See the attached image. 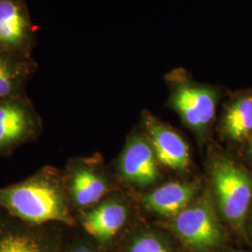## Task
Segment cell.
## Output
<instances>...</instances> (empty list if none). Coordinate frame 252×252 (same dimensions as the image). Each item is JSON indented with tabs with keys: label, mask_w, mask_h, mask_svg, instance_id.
Here are the masks:
<instances>
[{
	"label": "cell",
	"mask_w": 252,
	"mask_h": 252,
	"mask_svg": "<svg viewBox=\"0 0 252 252\" xmlns=\"http://www.w3.org/2000/svg\"><path fill=\"white\" fill-rule=\"evenodd\" d=\"M126 218V207L120 202L110 200L87 213L82 225L88 234L104 241L117 234L125 224Z\"/></svg>",
	"instance_id": "obj_9"
},
{
	"label": "cell",
	"mask_w": 252,
	"mask_h": 252,
	"mask_svg": "<svg viewBox=\"0 0 252 252\" xmlns=\"http://www.w3.org/2000/svg\"><path fill=\"white\" fill-rule=\"evenodd\" d=\"M198 190L194 183H166L147 194L143 201L151 211L162 216H177L189 206Z\"/></svg>",
	"instance_id": "obj_8"
},
{
	"label": "cell",
	"mask_w": 252,
	"mask_h": 252,
	"mask_svg": "<svg viewBox=\"0 0 252 252\" xmlns=\"http://www.w3.org/2000/svg\"><path fill=\"white\" fill-rule=\"evenodd\" d=\"M250 154L252 155V141H251V144H250Z\"/></svg>",
	"instance_id": "obj_17"
},
{
	"label": "cell",
	"mask_w": 252,
	"mask_h": 252,
	"mask_svg": "<svg viewBox=\"0 0 252 252\" xmlns=\"http://www.w3.org/2000/svg\"><path fill=\"white\" fill-rule=\"evenodd\" d=\"M32 27L22 0H0V53L23 54L30 44Z\"/></svg>",
	"instance_id": "obj_5"
},
{
	"label": "cell",
	"mask_w": 252,
	"mask_h": 252,
	"mask_svg": "<svg viewBox=\"0 0 252 252\" xmlns=\"http://www.w3.org/2000/svg\"><path fill=\"white\" fill-rule=\"evenodd\" d=\"M211 179L217 205L226 220L239 231L252 197V180L231 159L218 157L212 162Z\"/></svg>",
	"instance_id": "obj_2"
},
{
	"label": "cell",
	"mask_w": 252,
	"mask_h": 252,
	"mask_svg": "<svg viewBox=\"0 0 252 252\" xmlns=\"http://www.w3.org/2000/svg\"><path fill=\"white\" fill-rule=\"evenodd\" d=\"M223 128L227 135L234 140H241L252 131V97L240 96L226 109Z\"/></svg>",
	"instance_id": "obj_12"
},
{
	"label": "cell",
	"mask_w": 252,
	"mask_h": 252,
	"mask_svg": "<svg viewBox=\"0 0 252 252\" xmlns=\"http://www.w3.org/2000/svg\"><path fill=\"white\" fill-rule=\"evenodd\" d=\"M73 252H91L89 249H87V248H85V247H81V248H79V249H77V250H75Z\"/></svg>",
	"instance_id": "obj_16"
},
{
	"label": "cell",
	"mask_w": 252,
	"mask_h": 252,
	"mask_svg": "<svg viewBox=\"0 0 252 252\" xmlns=\"http://www.w3.org/2000/svg\"><path fill=\"white\" fill-rule=\"evenodd\" d=\"M32 128V116L22 103L0 99V149L17 143Z\"/></svg>",
	"instance_id": "obj_10"
},
{
	"label": "cell",
	"mask_w": 252,
	"mask_h": 252,
	"mask_svg": "<svg viewBox=\"0 0 252 252\" xmlns=\"http://www.w3.org/2000/svg\"><path fill=\"white\" fill-rule=\"evenodd\" d=\"M169 106L187 126L201 131L211 124L216 114L219 92L216 88L188 79L183 70L170 75Z\"/></svg>",
	"instance_id": "obj_3"
},
{
	"label": "cell",
	"mask_w": 252,
	"mask_h": 252,
	"mask_svg": "<svg viewBox=\"0 0 252 252\" xmlns=\"http://www.w3.org/2000/svg\"><path fill=\"white\" fill-rule=\"evenodd\" d=\"M108 189L107 184L98 174L86 168L74 172L71 179V194L80 207L97 203Z\"/></svg>",
	"instance_id": "obj_11"
},
{
	"label": "cell",
	"mask_w": 252,
	"mask_h": 252,
	"mask_svg": "<svg viewBox=\"0 0 252 252\" xmlns=\"http://www.w3.org/2000/svg\"><path fill=\"white\" fill-rule=\"evenodd\" d=\"M144 126L159 162L175 170H183L189 165V149L180 135L150 113L145 114Z\"/></svg>",
	"instance_id": "obj_6"
},
{
	"label": "cell",
	"mask_w": 252,
	"mask_h": 252,
	"mask_svg": "<svg viewBox=\"0 0 252 252\" xmlns=\"http://www.w3.org/2000/svg\"><path fill=\"white\" fill-rule=\"evenodd\" d=\"M173 229L184 243L199 251L216 247L222 236L216 213L208 199L199 200L175 216Z\"/></svg>",
	"instance_id": "obj_4"
},
{
	"label": "cell",
	"mask_w": 252,
	"mask_h": 252,
	"mask_svg": "<svg viewBox=\"0 0 252 252\" xmlns=\"http://www.w3.org/2000/svg\"><path fill=\"white\" fill-rule=\"evenodd\" d=\"M0 205L28 222L71 223L66 200L60 185L46 177H36L1 189Z\"/></svg>",
	"instance_id": "obj_1"
},
{
	"label": "cell",
	"mask_w": 252,
	"mask_h": 252,
	"mask_svg": "<svg viewBox=\"0 0 252 252\" xmlns=\"http://www.w3.org/2000/svg\"><path fill=\"white\" fill-rule=\"evenodd\" d=\"M0 252H44V251L30 236L8 234L0 239Z\"/></svg>",
	"instance_id": "obj_14"
},
{
	"label": "cell",
	"mask_w": 252,
	"mask_h": 252,
	"mask_svg": "<svg viewBox=\"0 0 252 252\" xmlns=\"http://www.w3.org/2000/svg\"><path fill=\"white\" fill-rule=\"evenodd\" d=\"M120 169L125 179L138 185H149L160 178L157 158L153 147L144 137H133L124 151Z\"/></svg>",
	"instance_id": "obj_7"
},
{
	"label": "cell",
	"mask_w": 252,
	"mask_h": 252,
	"mask_svg": "<svg viewBox=\"0 0 252 252\" xmlns=\"http://www.w3.org/2000/svg\"><path fill=\"white\" fill-rule=\"evenodd\" d=\"M23 68L14 55L0 53V99L12 94L22 79Z\"/></svg>",
	"instance_id": "obj_13"
},
{
	"label": "cell",
	"mask_w": 252,
	"mask_h": 252,
	"mask_svg": "<svg viewBox=\"0 0 252 252\" xmlns=\"http://www.w3.org/2000/svg\"><path fill=\"white\" fill-rule=\"evenodd\" d=\"M130 252H170L157 237L146 234L135 239Z\"/></svg>",
	"instance_id": "obj_15"
}]
</instances>
